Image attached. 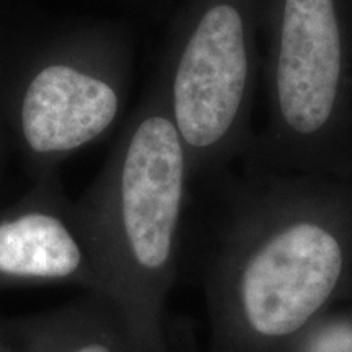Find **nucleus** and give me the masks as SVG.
Instances as JSON below:
<instances>
[{"label": "nucleus", "instance_id": "obj_4", "mask_svg": "<svg viewBox=\"0 0 352 352\" xmlns=\"http://www.w3.org/2000/svg\"><path fill=\"white\" fill-rule=\"evenodd\" d=\"M263 0H196L168 77L189 175H217L252 147Z\"/></svg>", "mask_w": 352, "mask_h": 352}, {"label": "nucleus", "instance_id": "obj_8", "mask_svg": "<svg viewBox=\"0 0 352 352\" xmlns=\"http://www.w3.org/2000/svg\"><path fill=\"white\" fill-rule=\"evenodd\" d=\"M284 352H352V305L329 307Z\"/></svg>", "mask_w": 352, "mask_h": 352}, {"label": "nucleus", "instance_id": "obj_2", "mask_svg": "<svg viewBox=\"0 0 352 352\" xmlns=\"http://www.w3.org/2000/svg\"><path fill=\"white\" fill-rule=\"evenodd\" d=\"M188 153L165 95L144 109L114 153L76 226L90 254L100 296L116 303L160 352H182L166 302L178 276Z\"/></svg>", "mask_w": 352, "mask_h": 352}, {"label": "nucleus", "instance_id": "obj_7", "mask_svg": "<svg viewBox=\"0 0 352 352\" xmlns=\"http://www.w3.org/2000/svg\"><path fill=\"white\" fill-rule=\"evenodd\" d=\"M20 352H160L100 294L15 323ZM186 352V351H182Z\"/></svg>", "mask_w": 352, "mask_h": 352}, {"label": "nucleus", "instance_id": "obj_6", "mask_svg": "<svg viewBox=\"0 0 352 352\" xmlns=\"http://www.w3.org/2000/svg\"><path fill=\"white\" fill-rule=\"evenodd\" d=\"M28 284H76L98 292L76 220L41 206L0 219V289Z\"/></svg>", "mask_w": 352, "mask_h": 352}, {"label": "nucleus", "instance_id": "obj_1", "mask_svg": "<svg viewBox=\"0 0 352 352\" xmlns=\"http://www.w3.org/2000/svg\"><path fill=\"white\" fill-rule=\"evenodd\" d=\"M202 246L214 352H284L352 277V176L246 166Z\"/></svg>", "mask_w": 352, "mask_h": 352}, {"label": "nucleus", "instance_id": "obj_5", "mask_svg": "<svg viewBox=\"0 0 352 352\" xmlns=\"http://www.w3.org/2000/svg\"><path fill=\"white\" fill-rule=\"evenodd\" d=\"M118 113L120 95L111 83L74 65L51 64L26 87L21 134L34 155H65L98 139Z\"/></svg>", "mask_w": 352, "mask_h": 352}, {"label": "nucleus", "instance_id": "obj_9", "mask_svg": "<svg viewBox=\"0 0 352 352\" xmlns=\"http://www.w3.org/2000/svg\"><path fill=\"white\" fill-rule=\"evenodd\" d=\"M0 352H20V340L15 323H0Z\"/></svg>", "mask_w": 352, "mask_h": 352}, {"label": "nucleus", "instance_id": "obj_3", "mask_svg": "<svg viewBox=\"0 0 352 352\" xmlns=\"http://www.w3.org/2000/svg\"><path fill=\"white\" fill-rule=\"evenodd\" d=\"M266 124L246 166L352 176V0H263Z\"/></svg>", "mask_w": 352, "mask_h": 352}]
</instances>
